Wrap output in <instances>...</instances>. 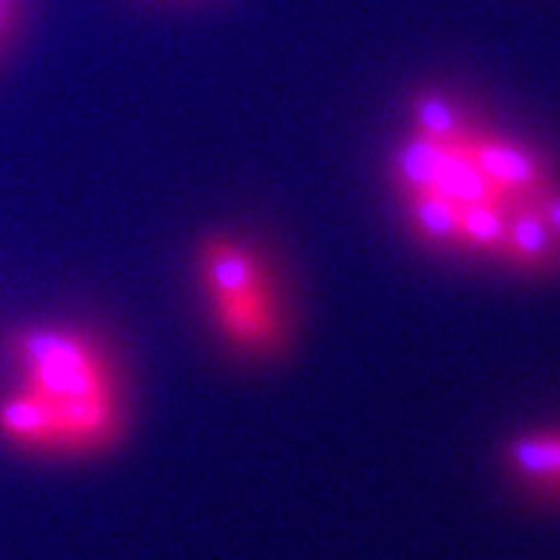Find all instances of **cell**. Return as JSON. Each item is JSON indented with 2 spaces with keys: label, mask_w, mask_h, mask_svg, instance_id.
<instances>
[{
  "label": "cell",
  "mask_w": 560,
  "mask_h": 560,
  "mask_svg": "<svg viewBox=\"0 0 560 560\" xmlns=\"http://www.w3.org/2000/svg\"><path fill=\"white\" fill-rule=\"evenodd\" d=\"M14 383L0 395V440L43 455L108 448L121 430L110 358L82 331L31 325L10 339Z\"/></svg>",
  "instance_id": "6da1fadb"
},
{
  "label": "cell",
  "mask_w": 560,
  "mask_h": 560,
  "mask_svg": "<svg viewBox=\"0 0 560 560\" xmlns=\"http://www.w3.org/2000/svg\"><path fill=\"white\" fill-rule=\"evenodd\" d=\"M197 273L220 337L245 355H269L285 337V313L269 261L255 243L226 232L197 245Z\"/></svg>",
  "instance_id": "7a4b0ae2"
},
{
  "label": "cell",
  "mask_w": 560,
  "mask_h": 560,
  "mask_svg": "<svg viewBox=\"0 0 560 560\" xmlns=\"http://www.w3.org/2000/svg\"><path fill=\"white\" fill-rule=\"evenodd\" d=\"M500 259L521 271H549L560 265V245L530 201L512 208Z\"/></svg>",
  "instance_id": "3957f363"
},
{
  "label": "cell",
  "mask_w": 560,
  "mask_h": 560,
  "mask_svg": "<svg viewBox=\"0 0 560 560\" xmlns=\"http://www.w3.org/2000/svg\"><path fill=\"white\" fill-rule=\"evenodd\" d=\"M504 463L523 481L560 490V430H533L512 436L504 446Z\"/></svg>",
  "instance_id": "277c9868"
},
{
  "label": "cell",
  "mask_w": 560,
  "mask_h": 560,
  "mask_svg": "<svg viewBox=\"0 0 560 560\" xmlns=\"http://www.w3.org/2000/svg\"><path fill=\"white\" fill-rule=\"evenodd\" d=\"M477 129L463 105L442 92H420L411 98V133L430 140H458Z\"/></svg>",
  "instance_id": "5b68a950"
},
{
  "label": "cell",
  "mask_w": 560,
  "mask_h": 560,
  "mask_svg": "<svg viewBox=\"0 0 560 560\" xmlns=\"http://www.w3.org/2000/svg\"><path fill=\"white\" fill-rule=\"evenodd\" d=\"M533 206L537 208V213L545 220L551 236L560 245V185L553 180L547 189H541L533 199Z\"/></svg>",
  "instance_id": "8992f818"
},
{
  "label": "cell",
  "mask_w": 560,
  "mask_h": 560,
  "mask_svg": "<svg viewBox=\"0 0 560 560\" xmlns=\"http://www.w3.org/2000/svg\"><path fill=\"white\" fill-rule=\"evenodd\" d=\"M14 16V0H0V31H5Z\"/></svg>",
  "instance_id": "52a82bcc"
}]
</instances>
